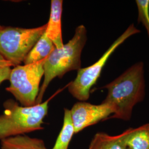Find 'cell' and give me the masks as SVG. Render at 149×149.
<instances>
[{"label":"cell","instance_id":"cell-13","mask_svg":"<svg viewBox=\"0 0 149 149\" xmlns=\"http://www.w3.org/2000/svg\"><path fill=\"white\" fill-rule=\"evenodd\" d=\"M127 145L128 149H149V123L132 128Z\"/></svg>","mask_w":149,"mask_h":149},{"label":"cell","instance_id":"cell-3","mask_svg":"<svg viewBox=\"0 0 149 149\" xmlns=\"http://www.w3.org/2000/svg\"><path fill=\"white\" fill-rule=\"evenodd\" d=\"M87 30L84 25L76 28L74 36L62 48L55 49L44 65V79L37 99V104L42 103L43 95L54 78H61L66 72L81 69V56L87 41Z\"/></svg>","mask_w":149,"mask_h":149},{"label":"cell","instance_id":"cell-1","mask_svg":"<svg viewBox=\"0 0 149 149\" xmlns=\"http://www.w3.org/2000/svg\"><path fill=\"white\" fill-rule=\"evenodd\" d=\"M102 88L108 90L103 102L111 105L114 111L109 118L130 120L134 107L145 97L144 63L140 61L134 64Z\"/></svg>","mask_w":149,"mask_h":149},{"label":"cell","instance_id":"cell-11","mask_svg":"<svg viewBox=\"0 0 149 149\" xmlns=\"http://www.w3.org/2000/svg\"><path fill=\"white\" fill-rule=\"evenodd\" d=\"M52 40L44 33L24 60V65L34 64L47 58L55 49Z\"/></svg>","mask_w":149,"mask_h":149},{"label":"cell","instance_id":"cell-8","mask_svg":"<svg viewBox=\"0 0 149 149\" xmlns=\"http://www.w3.org/2000/svg\"><path fill=\"white\" fill-rule=\"evenodd\" d=\"M63 1L52 0L50 18L45 33L53 43L55 48H62L64 46L61 32V15Z\"/></svg>","mask_w":149,"mask_h":149},{"label":"cell","instance_id":"cell-4","mask_svg":"<svg viewBox=\"0 0 149 149\" xmlns=\"http://www.w3.org/2000/svg\"><path fill=\"white\" fill-rule=\"evenodd\" d=\"M47 24L34 28L4 27L0 30V54L12 66L20 65L46 31Z\"/></svg>","mask_w":149,"mask_h":149},{"label":"cell","instance_id":"cell-18","mask_svg":"<svg viewBox=\"0 0 149 149\" xmlns=\"http://www.w3.org/2000/svg\"><path fill=\"white\" fill-rule=\"evenodd\" d=\"M127 149H128V148H127Z\"/></svg>","mask_w":149,"mask_h":149},{"label":"cell","instance_id":"cell-2","mask_svg":"<svg viewBox=\"0 0 149 149\" xmlns=\"http://www.w3.org/2000/svg\"><path fill=\"white\" fill-rule=\"evenodd\" d=\"M60 91L47 101L33 106H19L11 99L6 101L4 112L0 115V140L43 129L42 125L48 114L49 103Z\"/></svg>","mask_w":149,"mask_h":149},{"label":"cell","instance_id":"cell-14","mask_svg":"<svg viewBox=\"0 0 149 149\" xmlns=\"http://www.w3.org/2000/svg\"><path fill=\"white\" fill-rule=\"evenodd\" d=\"M138 21L145 28L149 39V0H136Z\"/></svg>","mask_w":149,"mask_h":149},{"label":"cell","instance_id":"cell-12","mask_svg":"<svg viewBox=\"0 0 149 149\" xmlns=\"http://www.w3.org/2000/svg\"><path fill=\"white\" fill-rule=\"evenodd\" d=\"M64 119L62 128L52 149H68L74 134L70 110L64 108Z\"/></svg>","mask_w":149,"mask_h":149},{"label":"cell","instance_id":"cell-15","mask_svg":"<svg viewBox=\"0 0 149 149\" xmlns=\"http://www.w3.org/2000/svg\"><path fill=\"white\" fill-rule=\"evenodd\" d=\"M11 66H0V84L4 81L9 80L11 72Z\"/></svg>","mask_w":149,"mask_h":149},{"label":"cell","instance_id":"cell-10","mask_svg":"<svg viewBox=\"0 0 149 149\" xmlns=\"http://www.w3.org/2000/svg\"><path fill=\"white\" fill-rule=\"evenodd\" d=\"M1 149H49L43 139L32 138L27 135L10 137L1 140Z\"/></svg>","mask_w":149,"mask_h":149},{"label":"cell","instance_id":"cell-16","mask_svg":"<svg viewBox=\"0 0 149 149\" xmlns=\"http://www.w3.org/2000/svg\"><path fill=\"white\" fill-rule=\"evenodd\" d=\"M12 66V65L7 61L0 54V66Z\"/></svg>","mask_w":149,"mask_h":149},{"label":"cell","instance_id":"cell-7","mask_svg":"<svg viewBox=\"0 0 149 149\" xmlns=\"http://www.w3.org/2000/svg\"><path fill=\"white\" fill-rule=\"evenodd\" d=\"M70 112L74 133L77 134L90 126L108 119L113 114L114 111L111 105L104 102L93 104L81 101L74 104Z\"/></svg>","mask_w":149,"mask_h":149},{"label":"cell","instance_id":"cell-9","mask_svg":"<svg viewBox=\"0 0 149 149\" xmlns=\"http://www.w3.org/2000/svg\"><path fill=\"white\" fill-rule=\"evenodd\" d=\"M132 130V128H129L117 135L97 133L92 139L88 149H127V140Z\"/></svg>","mask_w":149,"mask_h":149},{"label":"cell","instance_id":"cell-17","mask_svg":"<svg viewBox=\"0 0 149 149\" xmlns=\"http://www.w3.org/2000/svg\"><path fill=\"white\" fill-rule=\"evenodd\" d=\"M3 28V26H1V25H0V30H1V29H2Z\"/></svg>","mask_w":149,"mask_h":149},{"label":"cell","instance_id":"cell-6","mask_svg":"<svg viewBox=\"0 0 149 149\" xmlns=\"http://www.w3.org/2000/svg\"><path fill=\"white\" fill-rule=\"evenodd\" d=\"M140 32V31L135 27L134 24H130L112 43L97 61L88 67L79 70L76 79L70 82L68 86L69 91L71 95L80 101L88 100L92 87L96 84L101 75L102 70L112 54L129 38Z\"/></svg>","mask_w":149,"mask_h":149},{"label":"cell","instance_id":"cell-5","mask_svg":"<svg viewBox=\"0 0 149 149\" xmlns=\"http://www.w3.org/2000/svg\"><path fill=\"white\" fill-rule=\"evenodd\" d=\"M47 58L34 64L18 65L11 70L10 85L6 90L12 93L22 106L37 104L39 85L44 74V65Z\"/></svg>","mask_w":149,"mask_h":149}]
</instances>
